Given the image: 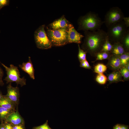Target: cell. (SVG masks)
Here are the masks:
<instances>
[{
	"label": "cell",
	"mask_w": 129,
	"mask_h": 129,
	"mask_svg": "<svg viewBox=\"0 0 129 129\" xmlns=\"http://www.w3.org/2000/svg\"><path fill=\"white\" fill-rule=\"evenodd\" d=\"M125 52L123 46L119 42L114 43L110 53L112 54L120 56Z\"/></svg>",
	"instance_id": "cell-16"
},
{
	"label": "cell",
	"mask_w": 129,
	"mask_h": 129,
	"mask_svg": "<svg viewBox=\"0 0 129 129\" xmlns=\"http://www.w3.org/2000/svg\"><path fill=\"white\" fill-rule=\"evenodd\" d=\"M12 129H25L24 124L13 125Z\"/></svg>",
	"instance_id": "cell-30"
},
{
	"label": "cell",
	"mask_w": 129,
	"mask_h": 129,
	"mask_svg": "<svg viewBox=\"0 0 129 129\" xmlns=\"http://www.w3.org/2000/svg\"><path fill=\"white\" fill-rule=\"evenodd\" d=\"M113 47V44H112L107 38L106 41L102 45L101 51H104L110 52Z\"/></svg>",
	"instance_id": "cell-21"
},
{
	"label": "cell",
	"mask_w": 129,
	"mask_h": 129,
	"mask_svg": "<svg viewBox=\"0 0 129 129\" xmlns=\"http://www.w3.org/2000/svg\"><path fill=\"white\" fill-rule=\"evenodd\" d=\"M122 76L119 70H115L109 75L108 80L109 84L123 81L122 79Z\"/></svg>",
	"instance_id": "cell-15"
},
{
	"label": "cell",
	"mask_w": 129,
	"mask_h": 129,
	"mask_svg": "<svg viewBox=\"0 0 129 129\" xmlns=\"http://www.w3.org/2000/svg\"><path fill=\"white\" fill-rule=\"evenodd\" d=\"M7 93L4 97H7L18 106L19 101L20 92L19 87H14L11 85V83H9L7 87Z\"/></svg>",
	"instance_id": "cell-9"
},
{
	"label": "cell",
	"mask_w": 129,
	"mask_h": 129,
	"mask_svg": "<svg viewBox=\"0 0 129 129\" xmlns=\"http://www.w3.org/2000/svg\"><path fill=\"white\" fill-rule=\"evenodd\" d=\"M107 80V77L103 73L98 74L95 79L96 81L101 85L105 84Z\"/></svg>",
	"instance_id": "cell-22"
},
{
	"label": "cell",
	"mask_w": 129,
	"mask_h": 129,
	"mask_svg": "<svg viewBox=\"0 0 129 129\" xmlns=\"http://www.w3.org/2000/svg\"><path fill=\"white\" fill-rule=\"evenodd\" d=\"M78 30L94 31L100 29L104 23L98 14L89 11L78 20Z\"/></svg>",
	"instance_id": "cell-2"
},
{
	"label": "cell",
	"mask_w": 129,
	"mask_h": 129,
	"mask_svg": "<svg viewBox=\"0 0 129 129\" xmlns=\"http://www.w3.org/2000/svg\"><path fill=\"white\" fill-rule=\"evenodd\" d=\"M120 128V129H129V126L124 124H121Z\"/></svg>",
	"instance_id": "cell-33"
},
{
	"label": "cell",
	"mask_w": 129,
	"mask_h": 129,
	"mask_svg": "<svg viewBox=\"0 0 129 129\" xmlns=\"http://www.w3.org/2000/svg\"><path fill=\"white\" fill-rule=\"evenodd\" d=\"M123 20L124 21V23L128 28L129 27V17H124Z\"/></svg>",
	"instance_id": "cell-31"
},
{
	"label": "cell",
	"mask_w": 129,
	"mask_h": 129,
	"mask_svg": "<svg viewBox=\"0 0 129 129\" xmlns=\"http://www.w3.org/2000/svg\"><path fill=\"white\" fill-rule=\"evenodd\" d=\"M108 67L114 71L118 70L122 67L119 56L111 54L108 64Z\"/></svg>",
	"instance_id": "cell-13"
},
{
	"label": "cell",
	"mask_w": 129,
	"mask_h": 129,
	"mask_svg": "<svg viewBox=\"0 0 129 129\" xmlns=\"http://www.w3.org/2000/svg\"><path fill=\"white\" fill-rule=\"evenodd\" d=\"M16 109V111L11 114L4 121L9 122L14 125L24 124V120L18 112V107Z\"/></svg>",
	"instance_id": "cell-11"
},
{
	"label": "cell",
	"mask_w": 129,
	"mask_h": 129,
	"mask_svg": "<svg viewBox=\"0 0 129 129\" xmlns=\"http://www.w3.org/2000/svg\"><path fill=\"white\" fill-rule=\"evenodd\" d=\"M84 39L81 48L92 56L101 52L107 38L106 32L99 29L94 31H84Z\"/></svg>",
	"instance_id": "cell-1"
},
{
	"label": "cell",
	"mask_w": 129,
	"mask_h": 129,
	"mask_svg": "<svg viewBox=\"0 0 129 129\" xmlns=\"http://www.w3.org/2000/svg\"><path fill=\"white\" fill-rule=\"evenodd\" d=\"M3 75V71L0 67V86H3L4 85V83L2 80V78Z\"/></svg>",
	"instance_id": "cell-29"
},
{
	"label": "cell",
	"mask_w": 129,
	"mask_h": 129,
	"mask_svg": "<svg viewBox=\"0 0 129 129\" xmlns=\"http://www.w3.org/2000/svg\"><path fill=\"white\" fill-rule=\"evenodd\" d=\"M0 129H5L3 122H1L0 124Z\"/></svg>",
	"instance_id": "cell-36"
},
{
	"label": "cell",
	"mask_w": 129,
	"mask_h": 129,
	"mask_svg": "<svg viewBox=\"0 0 129 129\" xmlns=\"http://www.w3.org/2000/svg\"><path fill=\"white\" fill-rule=\"evenodd\" d=\"M121 124H117L113 127V129H120Z\"/></svg>",
	"instance_id": "cell-34"
},
{
	"label": "cell",
	"mask_w": 129,
	"mask_h": 129,
	"mask_svg": "<svg viewBox=\"0 0 129 129\" xmlns=\"http://www.w3.org/2000/svg\"><path fill=\"white\" fill-rule=\"evenodd\" d=\"M119 70L124 80H126L129 78V70L125 66H124L120 69Z\"/></svg>",
	"instance_id": "cell-25"
},
{
	"label": "cell",
	"mask_w": 129,
	"mask_h": 129,
	"mask_svg": "<svg viewBox=\"0 0 129 129\" xmlns=\"http://www.w3.org/2000/svg\"><path fill=\"white\" fill-rule=\"evenodd\" d=\"M33 129H52L48 125L47 121L43 124L34 127Z\"/></svg>",
	"instance_id": "cell-26"
},
{
	"label": "cell",
	"mask_w": 129,
	"mask_h": 129,
	"mask_svg": "<svg viewBox=\"0 0 129 129\" xmlns=\"http://www.w3.org/2000/svg\"><path fill=\"white\" fill-rule=\"evenodd\" d=\"M0 106L11 110H15L17 107L16 105L9 98L4 97L0 100Z\"/></svg>",
	"instance_id": "cell-14"
},
{
	"label": "cell",
	"mask_w": 129,
	"mask_h": 129,
	"mask_svg": "<svg viewBox=\"0 0 129 129\" xmlns=\"http://www.w3.org/2000/svg\"><path fill=\"white\" fill-rule=\"evenodd\" d=\"M45 25L40 26L35 31L34 40L37 47L40 49H45L50 48L52 44L45 30Z\"/></svg>",
	"instance_id": "cell-6"
},
{
	"label": "cell",
	"mask_w": 129,
	"mask_h": 129,
	"mask_svg": "<svg viewBox=\"0 0 129 129\" xmlns=\"http://www.w3.org/2000/svg\"><path fill=\"white\" fill-rule=\"evenodd\" d=\"M122 45L125 52L129 49V30L128 29L120 42Z\"/></svg>",
	"instance_id": "cell-18"
},
{
	"label": "cell",
	"mask_w": 129,
	"mask_h": 129,
	"mask_svg": "<svg viewBox=\"0 0 129 129\" xmlns=\"http://www.w3.org/2000/svg\"><path fill=\"white\" fill-rule=\"evenodd\" d=\"M123 20L107 28V33L109 41L112 44L120 42L128 29Z\"/></svg>",
	"instance_id": "cell-3"
},
{
	"label": "cell",
	"mask_w": 129,
	"mask_h": 129,
	"mask_svg": "<svg viewBox=\"0 0 129 129\" xmlns=\"http://www.w3.org/2000/svg\"><path fill=\"white\" fill-rule=\"evenodd\" d=\"M3 95H2V92L0 90V100L3 97Z\"/></svg>",
	"instance_id": "cell-37"
},
{
	"label": "cell",
	"mask_w": 129,
	"mask_h": 129,
	"mask_svg": "<svg viewBox=\"0 0 129 129\" xmlns=\"http://www.w3.org/2000/svg\"><path fill=\"white\" fill-rule=\"evenodd\" d=\"M1 65L5 69L7 75L4 79L7 84L15 82L21 87L26 85V79L24 77L21 78L20 72L17 67L12 64L8 67L2 63Z\"/></svg>",
	"instance_id": "cell-5"
},
{
	"label": "cell",
	"mask_w": 129,
	"mask_h": 129,
	"mask_svg": "<svg viewBox=\"0 0 129 129\" xmlns=\"http://www.w3.org/2000/svg\"><path fill=\"white\" fill-rule=\"evenodd\" d=\"M70 22L63 15L61 17L54 20L47 26L52 30H56L68 27Z\"/></svg>",
	"instance_id": "cell-10"
},
{
	"label": "cell",
	"mask_w": 129,
	"mask_h": 129,
	"mask_svg": "<svg viewBox=\"0 0 129 129\" xmlns=\"http://www.w3.org/2000/svg\"><path fill=\"white\" fill-rule=\"evenodd\" d=\"M15 110L8 109L0 106V120L3 122Z\"/></svg>",
	"instance_id": "cell-17"
},
{
	"label": "cell",
	"mask_w": 129,
	"mask_h": 129,
	"mask_svg": "<svg viewBox=\"0 0 129 129\" xmlns=\"http://www.w3.org/2000/svg\"><path fill=\"white\" fill-rule=\"evenodd\" d=\"M68 28L52 30L46 27V32L52 46H62L68 43Z\"/></svg>",
	"instance_id": "cell-4"
},
{
	"label": "cell",
	"mask_w": 129,
	"mask_h": 129,
	"mask_svg": "<svg viewBox=\"0 0 129 129\" xmlns=\"http://www.w3.org/2000/svg\"><path fill=\"white\" fill-rule=\"evenodd\" d=\"M9 3V0H0V10L4 7L8 5Z\"/></svg>",
	"instance_id": "cell-27"
},
{
	"label": "cell",
	"mask_w": 129,
	"mask_h": 129,
	"mask_svg": "<svg viewBox=\"0 0 129 129\" xmlns=\"http://www.w3.org/2000/svg\"><path fill=\"white\" fill-rule=\"evenodd\" d=\"M78 57L80 62L86 60V54L87 52L83 50L80 47L79 44H78Z\"/></svg>",
	"instance_id": "cell-23"
},
{
	"label": "cell",
	"mask_w": 129,
	"mask_h": 129,
	"mask_svg": "<svg viewBox=\"0 0 129 129\" xmlns=\"http://www.w3.org/2000/svg\"><path fill=\"white\" fill-rule=\"evenodd\" d=\"M124 17L121 9L118 7L110 8L106 13L103 21L107 28L123 20Z\"/></svg>",
	"instance_id": "cell-7"
},
{
	"label": "cell",
	"mask_w": 129,
	"mask_h": 129,
	"mask_svg": "<svg viewBox=\"0 0 129 129\" xmlns=\"http://www.w3.org/2000/svg\"><path fill=\"white\" fill-rule=\"evenodd\" d=\"M84 62L86 66V69H91V67L90 66L88 62L86 60H84Z\"/></svg>",
	"instance_id": "cell-32"
},
{
	"label": "cell",
	"mask_w": 129,
	"mask_h": 129,
	"mask_svg": "<svg viewBox=\"0 0 129 129\" xmlns=\"http://www.w3.org/2000/svg\"><path fill=\"white\" fill-rule=\"evenodd\" d=\"M119 57L122 67L125 66L129 62V52H125Z\"/></svg>",
	"instance_id": "cell-24"
},
{
	"label": "cell",
	"mask_w": 129,
	"mask_h": 129,
	"mask_svg": "<svg viewBox=\"0 0 129 129\" xmlns=\"http://www.w3.org/2000/svg\"><path fill=\"white\" fill-rule=\"evenodd\" d=\"M106 65L102 63H99L96 65L94 67V72L98 74H102L107 70Z\"/></svg>",
	"instance_id": "cell-20"
},
{
	"label": "cell",
	"mask_w": 129,
	"mask_h": 129,
	"mask_svg": "<svg viewBox=\"0 0 129 129\" xmlns=\"http://www.w3.org/2000/svg\"><path fill=\"white\" fill-rule=\"evenodd\" d=\"M67 34L68 43H75L79 44L84 37V36L77 32L71 24H70L68 27Z\"/></svg>",
	"instance_id": "cell-8"
},
{
	"label": "cell",
	"mask_w": 129,
	"mask_h": 129,
	"mask_svg": "<svg viewBox=\"0 0 129 129\" xmlns=\"http://www.w3.org/2000/svg\"><path fill=\"white\" fill-rule=\"evenodd\" d=\"M111 54L110 52L101 51L96 55V59L95 61L101 60L109 59Z\"/></svg>",
	"instance_id": "cell-19"
},
{
	"label": "cell",
	"mask_w": 129,
	"mask_h": 129,
	"mask_svg": "<svg viewBox=\"0 0 129 129\" xmlns=\"http://www.w3.org/2000/svg\"><path fill=\"white\" fill-rule=\"evenodd\" d=\"M19 66L22 70L27 73L30 78L33 80L35 79L34 69L30 57H29L28 62H23L22 64H19Z\"/></svg>",
	"instance_id": "cell-12"
},
{
	"label": "cell",
	"mask_w": 129,
	"mask_h": 129,
	"mask_svg": "<svg viewBox=\"0 0 129 129\" xmlns=\"http://www.w3.org/2000/svg\"><path fill=\"white\" fill-rule=\"evenodd\" d=\"M3 123L5 129H12L13 125L10 123L4 121Z\"/></svg>",
	"instance_id": "cell-28"
},
{
	"label": "cell",
	"mask_w": 129,
	"mask_h": 129,
	"mask_svg": "<svg viewBox=\"0 0 129 129\" xmlns=\"http://www.w3.org/2000/svg\"><path fill=\"white\" fill-rule=\"evenodd\" d=\"M80 66L81 67H83L86 69V66L84 61L80 62Z\"/></svg>",
	"instance_id": "cell-35"
}]
</instances>
